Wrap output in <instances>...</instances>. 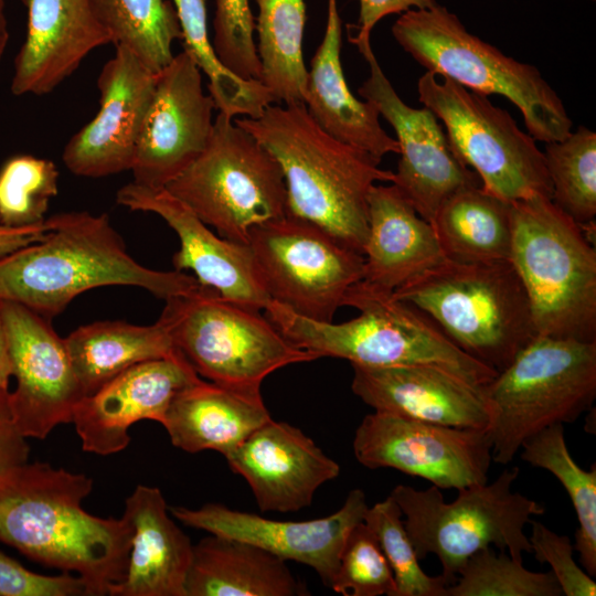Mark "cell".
Segmentation results:
<instances>
[{"instance_id": "obj_45", "label": "cell", "mask_w": 596, "mask_h": 596, "mask_svg": "<svg viewBox=\"0 0 596 596\" xmlns=\"http://www.w3.org/2000/svg\"><path fill=\"white\" fill-rule=\"evenodd\" d=\"M30 453L26 438L9 418H0V470L28 461Z\"/></svg>"}, {"instance_id": "obj_40", "label": "cell", "mask_w": 596, "mask_h": 596, "mask_svg": "<svg viewBox=\"0 0 596 596\" xmlns=\"http://www.w3.org/2000/svg\"><path fill=\"white\" fill-rule=\"evenodd\" d=\"M330 588L343 596H395L391 566L363 521L345 540Z\"/></svg>"}, {"instance_id": "obj_23", "label": "cell", "mask_w": 596, "mask_h": 596, "mask_svg": "<svg viewBox=\"0 0 596 596\" xmlns=\"http://www.w3.org/2000/svg\"><path fill=\"white\" fill-rule=\"evenodd\" d=\"M352 392L374 411L461 428H487L482 387L429 364H351Z\"/></svg>"}, {"instance_id": "obj_37", "label": "cell", "mask_w": 596, "mask_h": 596, "mask_svg": "<svg viewBox=\"0 0 596 596\" xmlns=\"http://www.w3.org/2000/svg\"><path fill=\"white\" fill-rule=\"evenodd\" d=\"M552 572L529 571L507 551L487 546L471 555L446 596H561Z\"/></svg>"}, {"instance_id": "obj_16", "label": "cell", "mask_w": 596, "mask_h": 596, "mask_svg": "<svg viewBox=\"0 0 596 596\" xmlns=\"http://www.w3.org/2000/svg\"><path fill=\"white\" fill-rule=\"evenodd\" d=\"M17 386L9 396L10 419L25 438L44 439L72 424L84 397L65 340L49 319L15 302L0 301Z\"/></svg>"}, {"instance_id": "obj_6", "label": "cell", "mask_w": 596, "mask_h": 596, "mask_svg": "<svg viewBox=\"0 0 596 596\" xmlns=\"http://www.w3.org/2000/svg\"><path fill=\"white\" fill-rule=\"evenodd\" d=\"M510 262L536 336L596 341V251L582 227L544 196L511 202Z\"/></svg>"}, {"instance_id": "obj_28", "label": "cell", "mask_w": 596, "mask_h": 596, "mask_svg": "<svg viewBox=\"0 0 596 596\" xmlns=\"http://www.w3.org/2000/svg\"><path fill=\"white\" fill-rule=\"evenodd\" d=\"M270 419L262 393L199 377L173 397L161 425L177 448L225 456Z\"/></svg>"}, {"instance_id": "obj_27", "label": "cell", "mask_w": 596, "mask_h": 596, "mask_svg": "<svg viewBox=\"0 0 596 596\" xmlns=\"http://www.w3.org/2000/svg\"><path fill=\"white\" fill-rule=\"evenodd\" d=\"M342 21L337 0H328L323 39L307 73L305 106L316 123L334 138L382 159L400 152L395 138L380 124L376 107L359 100L344 77L340 52Z\"/></svg>"}, {"instance_id": "obj_10", "label": "cell", "mask_w": 596, "mask_h": 596, "mask_svg": "<svg viewBox=\"0 0 596 596\" xmlns=\"http://www.w3.org/2000/svg\"><path fill=\"white\" fill-rule=\"evenodd\" d=\"M160 317L199 376L225 387L260 393L276 370L318 359L288 341L262 310L209 287L166 300Z\"/></svg>"}, {"instance_id": "obj_2", "label": "cell", "mask_w": 596, "mask_h": 596, "mask_svg": "<svg viewBox=\"0 0 596 596\" xmlns=\"http://www.w3.org/2000/svg\"><path fill=\"white\" fill-rule=\"evenodd\" d=\"M45 222L42 240L0 257V301L50 320L98 287H139L164 301L203 287L184 272L155 270L134 259L107 214L72 211Z\"/></svg>"}, {"instance_id": "obj_18", "label": "cell", "mask_w": 596, "mask_h": 596, "mask_svg": "<svg viewBox=\"0 0 596 596\" xmlns=\"http://www.w3.org/2000/svg\"><path fill=\"white\" fill-rule=\"evenodd\" d=\"M368 508L364 491L356 488L338 511L305 521L272 520L220 503H206L199 509L171 507L169 511L188 526L247 542L286 562L310 566L330 587L345 540L363 521Z\"/></svg>"}, {"instance_id": "obj_26", "label": "cell", "mask_w": 596, "mask_h": 596, "mask_svg": "<svg viewBox=\"0 0 596 596\" xmlns=\"http://www.w3.org/2000/svg\"><path fill=\"white\" fill-rule=\"evenodd\" d=\"M124 514L134 526L128 571L109 596H185L193 544L169 517L160 489L138 485Z\"/></svg>"}, {"instance_id": "obj_39", "label": "cell", "mask_w": 596, "mask_h": 596, "mask_svg": "<svg viewBox=\"0 0 596 596\" xmlns=\"http://www.w3.org/2000/svg\"><path fill=\"white\" fill-rule=\"evenodd\" d=\"M402 517L398 504L389 496L369 507L363 518L391 566L395 596H446L443 576H429L421 567Z\"/></svg>"}, {"instance_id": "obj_42", "label": "cell", "mask_w": 596, "mask_h": 596, "mask_svg": "<svg viewBox=\"0 0 596 596\" xmlns=\"http://www.w3.org/2000/svg\"><path fill=\"white\" fill-rule=\"evenodd\" d=\"M529 541L532 554L540 563H547L563 595L595 596L596 583L574 561V546L567 535L552 531L543 523L532 519Z\"/></svg>"}, {"instance_id": "obj_12", "label": "cell", "mask_w": 596, "mask_h": 596, "mask_svg": "<svg viewBox=\"0 0 596 596\" xmlns=\"http://www.w3.org/2000/svg\"><path fill=\"white\" fill-rule=\"evenodd\" d=\"M441 78L438 82L429 72L419 77V102L443 123L456 157L473 169L483 189L508 202L551 200L552 185L536 140L488 96Z\"/></svg>"}, {"instance_id": "obj_33", "label": "cell", "mask_w": 596, "mask_h": 596, "mask_svg": "<svg viewBox=\"0 0 596 596\" xmlns=\"http://www.w3.org/2000/svg\"><path fill=\"white\" fill-rule=\"evenodd\" d=\"M521 459L550 471L563 486L574 507L578 528L574 551L587 574L596 575V467L583 469L567 448L564 425H551L525 439Z\"/></svg>"}, {"instance_id": "obj_19", "label": "cell", "mask_w": 596, "mask_h": 596, "mask_svg": "<svg viewBox=\"0 0 596 596\" xmlns=\"http://www.w3.org/2000/svg\"><path fill=\"white\" fill-rule=\"evenodd\" d=\"M156 79L136 55L116 46L97 78L96 116L64 147L62 160L73 174L100 178L131 170Z\"/></svg>"}, {"instance_id": "obj_7", "label": "cell", "mask_w": 596, "mask_h": 596, "mask_svg": "<svg viewBox=\"0 0 596 596\" xmlns=\"http://www.w3.org/2000/svg\"><path fill=\"white\" fill-rule=\"evenodd\" d=\"M392 34L427 72L486 96L505 97L520 110L535 140H561L571 132L563 100L541 72L470 33L445 7L437 3L402 13Z\"/></svg>"}, {"instance_id": "obj_17", "label": "cell", "mask_w": 596, "mask_h": 596, "mask_svg": "<svg viewBox=\"0 0 596 596\" xmlns=\"http://www.w3.org/2000/svg\"><path fill=\"white\" fill-rule=\"evenodd\" d=\"M215 104L202 86V72L184 51L157 73L131 172L135 183L161 189L205 149Z\"/></svg>"}, {"instance_id": "obj_35", "label": "cell", "mask_w": 596, "mask_h": 596, "mask_svg": "<svg viewBox=\"0 0 596 596\" xmlns=\"http://www.w3.org/2000/svg\"><path fill=\"white\" fill-rule=\"evenodd\" d=\"M182 31L184 52L209 79L207 88L216 109L230 117L257 118L277 103L257 81H244L219 61L207 33V0H171Z\"/></svg>"}, {"instance_id": "obj_43", "label": "cell", "mask_w": 596, "mask_h": 596, "mask_svg": "<svg viewBox=\"0 0 596 596\" xmlns=\"http://www.w3.org/2000/svg\"><path fill=\"white\" fill-rule=\"evenodd\" d=\"M0 596H89V592L79 576L42 575L0 551Z\"/></svg>"}, {"instance_id": "obj_21", "label": "cell", "mask_w": 596, "mask_h": 596, "mask_svg": "<svg viewBox=\"0 0 596 596\" xmlns=\"http://www.w3.org/2000/svg\"><path fill=\"white\" fill-rule=\"evenodd\" d=\"M199 377L180 352L125 370L75 407L72 424L83 450L102 456L124 450L134 424H161L173 397Z\"/></svg>"}, {"instance_id": "obj_38", "label": "cell", "mask_w": 596, "mask_h": 596, "mask_svg": "<svg viewBox=\"0 0 596 596\" xmlns=\"http://www.w3.org/2000/svg\"><path fill=\"white\" fill-rule=\"evenodd\" d=\"M58 175L47 159L19 155L7 160L0 169V221L11 227L44 223L58 192Z\"/></svg>"}, {"instance_id": "obj_3", "label": "cell", "mask_w": 596, "mask_h": 596, "mask_svg": "<svg viewBox=\"0 0 596 596\" xmlns=\"http://www.w3.org/2000/svg\"><path fill=\"white\" fill-rule=\"evenodd\" d=\"M277 160L287 213L308 221L363 254L368 195L375 182H392L381 159L323 130L305 104L269 105L257 118L234 117Z\"/></svg>"}, {"instance_id": "obj_34", "label": "cell", "mask_w": 596, "mask_h": 596, "mask_svg": "<svg viewBox=\"0 0 596 596\" xmlns=\"http://www.w3.org/2000/svg\"><path fill=\"white\" fill-rule=\"evenodd\" d=\"M111 43L123 46L155 74L173 58L182 31L171 0H93Z\"/></svg>"}, {"instance_id": "obj_4", "label": "cell", "mask_w": 596, "mask_h": 596, "mask_svg": "<svg viewBox=\"0 0 596 596\" xmlns=\"http://www.w3.org/2000/svg\"><path fill=\"white\" fill-rule=\"evenodd\" d=\"M342 306L355 308L359 316L341 323L316 321L273 300L263 311L288 341L318 359L366 366L429 364L477 387L498 373L456 347L428 316L392 291L361 279L348 289Z\"/></svg>"}, {"instance_id": "obj_46", "label": "cell", "mask_w": 596, "mask_h": 596, "mask_svg": "<svg viewBox=\"0 0 596 596\" xmlns=\"http://www.w3.org/2000/svg\"><path fill=\"white\" fill-rule=\"evenodd\" d=\"M46 231V222L32 226L11 227L0 221V257L42 240Z\"/></svg>"}, {"instance_id": "obj_44", "label": "cell", "mask_w": 596, "mask_h": 596, "mask_svg": "<svg viewBox=\"0 0 596 596\" xmlns=\"http://www.w3.org/2000/svg\"><path fill=\"white\" fill-rule=\"evenodd\" d=\"M360 12L356 33L349 36L350 42L369 40L374 25L384 17L404 13L413 9H428L437 4L436 0H359Z\"/></svg>"}, {"instance_id": "obj_47", "label": "cell", "mask_w": 596, "mask_h": 596, "mask_svg": "<svg viewBox=\"0 0 596 596\" xmlns=\"http://www.w3.org/2000/svg\"><path fill=\"white\" fill-rule=\"evenodd\" d=\"M12 376L8 338L0 307V417L9 418V379Z\"/></svg>"}, {"instance_id": "obj_15", "label": "cell", "mask_w": 596, "mask_h": 596, "mask_svg": "<svg viewBox=\"0 0 596 596\" xmlns=\"http://www.w3.org/2000/svg\"><path fill=\"white\" fill-rule=\"evenodd\" d=\"M353 44L370 68V76L358 92L376 107L396 134L401 157L391 183L432 224L448 196L481 181L456 157L438 118L427 107L413 108L401 99L383 73L370 39Z\"/></svg>"}, {"instance_id": "obj_24", "label": "cell", "mask_w": 596, "mask_h": 596, "mask_svg": "<svg viewBox=\"0 0 596 596\" xmlns=\"http://www.w3.org/2000/svg\"><path fill=\"white\" fill-rule=\"evenodd\" d=\"M21 1L28 9V28L14 61V95L53 92L92 51L111 43L93 0Z\"/></svg>"}, {"instance_id": "obj_48", "label": "cell", "mask_w": 596, "mask_h": 596, "mask_svg": "<svg viewBox=\"0 0 596 596\" xmlns=\"http://www.w3.org/2000/svg\"><path fill=\"white\" fill-rule=\"evenodd\" d=\"M9 42L8 21L6 15V0H0V63Z\"/></svg>"}, {"instance_id": "obj_31", "label": "cell", "mask_w": 596, "mask_h": 596, "mask_svg": "<svg viewBox=\"0 0 596 596\" xmlns=\"http://www.w3.org/2000/svg\"><path fill=\"white\" fill-rule=\"evenodd\" d=\"M447 260L487 263L510 260L511 202L472 184L453 193L432 222Z\"/></svg>"}, {"instance_id": "obj_50", "label": "cell", "mask_w": 596, "mask_h": 596, "mask_svg": "<svg viewBox=\"0 0 596 596\" xmlns=\"http://www.w3.org/2000/svg\"><path fill=\"white\" fill-rule=\"evenodd\" d=\"M0 418H3V417H0Z\"/></svg>"}, {"instance_id": "obj_13", "label": "cell", "mask_w": 596, "mask_h": 596, "mask_svg": "<svg viewBox=\"0 0 596 596\" xmlns=\"http://www.w3.org/2000/svg\"><path fill=\"white\" fill-rule=\"evenodd\" d=\"M247 245L270 300L311 320L331 322L363 278V254L288 213L254 226Z\"/></svg>"}, {"instance_id": "obj_32", "label": "cell", "mask_w": 596, "mask_h": 596, "mask_svg": "<svg viewBox=\"0 0 596 596\" xmlns=\"http://www.w3.org/2000/svg\"><path fill=\"white\" fill-rule=\"evenodd\" d=\"M259 82L277 103L305 104L308 70L302 54L307 20L304 0H256Z\"/></svg>"}, {"instance_id": "obj_8", "label": "cell", "mask_w": 596, "mask_h": 596, "mask_svg": "<svg viewBox=\"0 0 596 596\" xmlns=\"http://www.w3.org/2000/svg\"><path fill=\"white\" fill-rule=\"evenodd\" d=\"M482 392L492 461L508 465L525 439L593 407L596 341L535 336Z\"/></svg>"}, {"instance_id": "obj_30", "label": "cell", "mask_w": 596, "mask_h": 596, "mask_svg": "<svg viewBox=\"0 0 596 596\" xmlns=\"http://www.w3.org/2000/svg\"><path fill=\"white\" fill-rule=\"evenodd\" d=\"M64 340L84 396L138 363L179 353L161 317L148 326L97 321L78 327Z\"/></svg>"}, {"instance_id": "obj_9", "label": "cell", "mask_w": 596, "mask_h": 596, "mask_svg": "<svg viewBox=\"0 0 596 596\" xmlns=\"http://www.w3.org/2000/svg\"><path fill=\"white\" fill-rule=\"evenodd\" d=\"M519 473V467L504 469L491 483L459 489L451 502L433 485L425 490L397 485L389 494L405 517L418 560L434 554L447 586L468 558L487 546L507 551L518 562H523V553H532L524 529L544 507L512 491Z\"/></svg>"}, {"instance_id": "obj_41", "label": "cell", "mask_w": 596, "mask_h": 596, "mask_svg": "<svg viewBox=\"0 0 596 596\" xmlns=\"http://www.w3.org/2000/svg\"><path fill=\"white\" fill-rule=\"evenodd\" d=\"M212 46L221 64L244 81L260 79L254 42L255 19L248 0H216Z\"/></svg>"}, {"instance_id": "obj_49", "label": "cell", "mask_w": 596, "mask_h": 596, "mask_svg": "<svg viewBox=\"0 0 596 596\" xmlns=\"http://www.w3.org/2000/svg\"><path fill=\"white\" fill-rule=\"evenodd\" d=\"M589 1H595V0H589Z\"/></svg>"}, {"instance_id": "obj_1", "label": "cell", "mask_w": 596, "mask_h": 596, "mask_svg": "<svg viewBox=\"0 0 596 596\" xmlns=\"http://www.w3.org/2000/svg\"><path fill=\"white\" fill-rule=\"evenodd\" d=\"M85 473L25 461L0 470V542L44 566L75 573L89 596L110 595L127 575L134 526L82 508Z\"/></svg>"}, {"instance_id": "obj_5", "label": "cell", "mask_w": 596, "mask_h": 596, "mask_svg": "<svg viewBox=\"0 0 596 596\" xmlns=\"http://www.w3.org/2000/svg\"><path fill=\"white\" fill-rule=\"evenodd\" d=\"M392 294L418 308L456 347L497 372L536 336L526 292L510 260L445 259Z\"/></svg>"}, {"instance_id": "obj_14", "label": "cell", "mask_w": 596, "mask_h": 596, "mask_svg": "<svg viewBox=\"0 0 596 596\" xmlns=\"http://www.w3.org/2000/svg\"><path fill=\"white\" fill-rule=\"evenodd\" d=\"M356 460L369 469L393 468L439 489L488 482L491 439L487 428H461L374 411L353 438Z\"/></svg>"}, {"instance_id": "obj_29", "label": "cell", "mask_w": 596, "mask_h": 596, "mask_svg": "<svg viewBox=\"0 0 596 596\" xmlns=\"http://www.w3.org/2000/svg\"><path fill=\"white\" fill-rule=\"evenodd\" d=\"M286 561L247 542L210 534L193 545L185 596H306Z\"/></svg>"}, {"instance_id": "obj_22", "label": "cell", "mask_w": 596, "mask_h": 596, "mask_svg": "<svg viewBox=\"0 0 596 596\" xmlns=\"http://www.w3.org/2000/svg\"><path fill=\"white\" fill-rule=\"evenodd\" d=\"M224 457L248 483L263 512L299 511L340 473L339 464L301 429L273 418Z\"/></svg>"}, {"instance_id": "obj_36", "label": "cell", "mask_w": 596, "mask_h": 596, "mask_svg": "<svg viewBox=\"0 0 596 596\" xmlns=\"http://www.w3.org/2000/svg\"><path fill=\"white\" fill-rule=\"evenodd\" d=\"M551 201L582 228L595 225L596 134L585 126L561 140L545 142Z\"/></svg>"}, {"instance_id": "obj_11", "label": "cell", "mask_w": 596, "mask_h": 596, "mask_svg": "<svg viewBox=\"0 0 596 596\" xmlns=\"http://www.w3.org/2000/svg\"><path fill=\"white\" fill-rule=\"evenodd\" d=\"M203 223L232 242L287 214L283 171L273 155L233 117L219 113L201 155L164 188Z\"/></svg>"}, {"instance_id": "obj_20", "label": "cell", "mask_w": 596, "mask_h": 596, "mask_svg": "<svg viewBox=\"0 0 596 596\" xmlns=\"http://www.w3.org/2000/svg\"><path fill=\"white\" fill-rule=\"evenodd\" d=\"M117 203L159 215L178 235L172 256L174 270L194 274L198 281L225 299L264 310L270 302L247 244L214 234L185 204L164 188L130 182L117 192Z\"/></svg>"}, {"instance_id": "obj_25", "label": "cell", "mask_w": 596, "mask_h": 596, "mask_svg": "<svg viewBox=\"0 0 596 596\" xmlns=\"http://www.w3.org/2000/svg\"><path fill=\"white\" fill-rule=\"evenodd\" d=\"M363 256L362 280L392 292L446 259L433 225L394 184L369 192Z\"/></svg>"}]
</instances>
